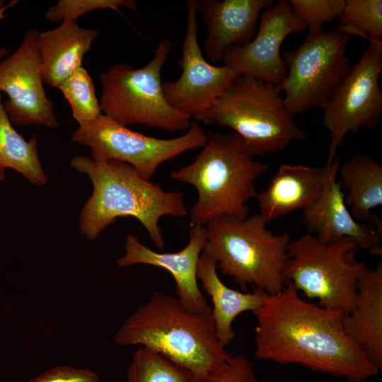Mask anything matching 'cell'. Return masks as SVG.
<instances>
[{
    "label": "cell",
    "mask_w": 382,
    "mask_h": 382,
    "mask_svg": "<svg viewBox=\"0 0 382 382\" xmlns=\"http://www.w3.org/2000/svg\"><path fill=\"white\" fill-rule=\"evenodd\" d=\"M253 313L255 355L260 359L298 364L349 382H364L379 373L345 333V313L306 301L291 282L268 295Z\"/></svg>",
    "instance_id": "1"
},
{
    "label": "cell",
    "mask_w": 382,
    "mask_h": 382,
    "mask_svg": "<svg viewBox=\"0 0 382 382\" xmlns=\"http://www.w3.org/2000/svg\"><path fill=\"white\" fill-rule=\"evenodd\" d=\"M70 163L78 172L87 175L93 185L92 195L79 218L80 232L88 240L96 239L119 217L132 216L146 230L154 245L162 250L165 241L159 226L161 217L187 215L181 192L163 190L125 162L94 161L79 155L73 157Z\"/></svg>",
    "instance_id": "2"
},
{
    "label": "cell",
    "mask_w": 382,
    "mask_h": 382,
    "mask_svg": "<svg viewBox=\"0 0 382 382\" xmlns=\"http://www.w3.org/2000/svg\"><path fill=\"white\" fill-rule=\"evenodd\" d=\"M113 340L150 348L200 381L233 357L220 344L211 314L192 312L177 296L158 291L126 318Z\"/></svg>",
    "instance_id": "3"
},
{
    "label": "cell",
    "mask_w": 382,
    "mask_h": 382,
    "mask_svg": "<svg viewBox=\"0 0 382 382\" xmlns=\"http://www.w3.org/2000/svg\"><path fill=\"white\" fill-rule=\"evenodd\" d=\"M193 161L170 172L174 180L193 186L197 199L190 210V226H204L227 216H248L246 202L257 195L255 182L268 169L245 150L235 132H207L206 141Z\"/></svg>",
    "instance_id": "4"
},
{
    "label": "cell",
    "mask_w": 382,
    "mask_h": 382,
    "mask_svg": "<svg viewBox=\"0 0 382 382\" xmlns=\"http://www.w3.org/2000/svg\"><path fill=\"white\" fill-rule=\"evenodd\" d=\"M267 224L259 213L244 219H214L204 226L202 251L243 289L253 285L273 295L286 284L283 272L291 238L286 232L274 234Z\"/></svg>",
    "instance_id": "5"
},
{
    "label": "cell",
    "mask_w": 382,
    "mask_h": 382,
    "mask_svg": "<svg viewBox=\"0 0 382 382\" xmlns=\"http://www.w3.org/2000/svg\"><path fill=\"white\" fill-rule=\"evenodd\" d=\"M280 93L278 86L241 75L211 108L194 120L232 129L253 157L271 154L306 137Z\"/></svg>",
    "instance_id": "6"
},
{
    "label": "cell",
    "mask_w": 382,
    "mask_h": 382,
    "mask_svg": "<svg viewBox=\"0 0 382 382\" xmlns=\"http://www.w3.org/2000/svg\"><path fill=\"white\" fill-rule=\"evenodd\" d=\"M171 48L170 40L163 38L144 66L117 64L103 71L99 76L102 113L125 127L143 125L172 132L187 130L192 118L170 105L162 88L161 73Z\"/></svg>",
    "instance_id": "7"
},
{
    "label": "cell",
    "mask_w": 382,
    "mask_h": 382,
    "mask_svg": "<svg viewBox=\"0 0 382 382\" xmlns=\"http://www.w3.org/2000/svg\"><path fill=\"white\" fill-rule=\"evenodd\" d=\"M359 248L349 238L332 243L306 233L288 247L283 277L297 291L330 310L352 311L359 282L369 268L356 259Z\"/></svg>",
    "instance_id": "8"
},
{
    "label": "cell",
    "mask_w": 382,
    "mask_h": 382,
    "mask_svg": "<svg viewBox=\"0 0 382 382\" xmlns=\"http://www.w3.org/2000/svg\"><path fill=\"white\" fill-rule=\"evenodd\" d=\"M351 36L338 24L331 31L308 33L296 49L283 52L287 74L278 86L294 117L310 108H321L346 75L351 66L346 54Z\"/></svg>",
    "instance_id": "9"
},
{
    "label": "cell",
    "mask_w": 382,
    "mask_h": 382,
    "mask_svg": "<svg viewBox=\"0 0 382 382\" xmlns=\"http://www.w3.org/2000/svg\"><path fill=\"white\" fill-rule=\"evenodd\" d=\"M206 137L207 132L195 120L185 134L172 139H159L132 131L102 114L93 123L79 127L71 139L76 144L88 146L93 160L125 162L150 180L161 164L186 151L201 149Z\"/></svg>",
    "instance_id": "10"
},
{
    "label": "cell",
    "mask_w": 382,
    "mask_h": 382,
    "mask_svg": "<svg viewBox=\"0 0 382 382\" xmlns=\"http://www.w3.org/2000/svg\"><path fill=\"white\" fill-rule=\"evenodd\" d=\"M360 59L321 108L323 124L330 134L326 165H330L337 148L347 133L358 134L361 128L375 129L382 115V40L371 39Z\"/></svg>",
    "instance_id": "11"
},
{
    "label": "cell",
    "mask_w": 382,
    "mask_h": 382,
    "mask_svg": "<svg viewBox=\"0 0 382 382\" xmlns=\"http://www.w3.org/2000/svg\"><path fill=\"white\" fill-rule=\"evenodd\" d=\"M198 0H188L182 57L178 62L182 74L177 80L162 81L170 105L191 118L211 108L241 75L226 65H212L204 58L198 42Z\"/></svg>",
    "instance_id": "12"
},
{
    "label": "cell",
    "mask_w": 382,
    "mask_h": 382,
    "mask_svg": "<svg viewBox=\"0 0 382 382\" xmlns=\"http://www.w3.org/2000/svg\"><path fill=\"white\" fill-rule=\"evenodd\" d=\"M38 34L33 28L27 30L18 48L0 62V93L8 96L3 105L12 124L56 128L54 104L43 86Z\"/></svg>",
    "instance_id": "13"
},
{
    "label": "cell",
    "mask_w": 382,
    "mask_h": 382,
    "mask_svg": "<svg viewBox=\"0 0 382 382\" xmlns=\"http://www.w3.org/2000/svg\"><path fill=\"white\" fill-rule=\"evenodd\" d=\"M306 28L293 13L289 1L278 0L261 12L253 39L243 46L227 48L222 62L241 75L279 86L287 74L281 45L289 35Z\"/></svg>",
    "instance_id": "14"
},
{
    "label": "cell",
    "mask_w": 382,
    "mask_h": 382,
    "mask_svg": "<svg viewBox=\"0 0 382 382\" xmlns=\"http://www.w3.org/2000/svg\"><path fill=\"white\" fill-rule=\"evenodd\" d=\"M326 166L328 170L322 193L311 206L303 211V223L308 233L324 243L349 238L359 250H366L372 255L381 256L382 231L357 221L345 204L342 185L337 181L340 166L339 157L335 156L332 163Z\"/></svg>",
    "instance_id": "15"
},
{
    "label": "cell",
    "mask_w": 382,
    "mask_h": 382,
    "mask_svg": "<svg viewBox=\"0 0 382 382\" xmlns=\"http://www.w3.org/2000/svg\"><path fill=\"white\" fill-rule=\"evenodd\" d=\"M206 241V229L194 226L190 231L187 244L175 253H158L141 243L137 236L129 234L124 245L125 254L117 260L120 267L134 265L158 267L168 272L175 283L177 297L189 311L210 314L212 307L197 284V268Z\"/></svg>",
    "instance_id": "16"
},
{
    "label": "cell",
    "mask_w": 382,
    "mask_h": 382,
    "mask_svg": "<svg viewBox=\"0 0 382 382\" xmlns=\"http://www.w3.org/2000/svg\"><path fill=\"white\" fill-rule=\"evenodd\" d=\"M273 4L272 0H198L207 28L204 50L209 59L222 62L227 48L249 43L256 34L261 12Z\"/></svg>",
    "instance_id": "17"
},
{
    "label": "cell",
    "mask_w": 382,
    "mask_h": 382,
    "mask_svg": "<svg viewBox=\"0 0 382 382\" xmlns=\"http://www.w3.org/2000/svg\"><path fill=\"white\" fill-rule=\"evenodd\" d=\"M328 167L282 164L264 191L257 193L259 214L267 223L311 206L323 190Z\"/></svg>",
    "instance_id": "18"
},
{
    "label": "cell",
    "mask_w": 382,
    "mask_h": 382,
    "mask_svg": "<svg viewBox=\"0 0 382 382\" xmlns=\"http://www.w3.org/2000/svg\"><path fill=\"white\" fill-rule=\"evenodd\" d=\"M98 35L97 30L81 28L72 20L39 33L37 45L44 83L57 88L82 66L83 56Z\"/></svg>",
    "instance_id": "19"
},
{
    "label": "cell",
    "mask_w": 382,
    "mask_h": 382,
    "mask_svg": "<svg viewBox=\"0 0 382 382\" xmlns=\"http://www.w3.org/2000/svg\"><path fill=\"white\" fill-rule=\"evenodd\" d=\"M347 336L382 369V262L369 269L361 279L352 311L344 313Z\"/></svg>",
    "instance_id": "20"
},
{
    "label": "cell",
    "mask_w": 382,
    "mask_h": 382,
    "mask_svg": "<svg viewBox=\"0 0 382 382\" xmlns=\"http://www.w3.org/2000/svg\"><path fill=\"white\" fill-rule=\"evenodd\" d=\"M216 262L202 251L197 268V278L212 303L211 316L216 337L226 347L235 337L234 319L241 313L255 311L268 296L263 290L255 288L252 292H241L227 286L217 272Z\"/></svg>",
    "instance_id": "21"
},
{
    "label": "cell",
    "mask_w": 382,
    "mask_h": 382,
    "mask_svg": "<svg viewBox=\"0 0 382 382\" xmlns=\"http://www.w3.org/2000/svg\"><path fill=\"white\" fill-rule=\"evenodd\" d=\"M338 173L347 190L345 204L354 219L382 231L380 219L372 214L382 204V166L369 155L354 154L340 166Z\"/></svg>",
    "instance_id": "22"
},
{
    "label": "cell",
    "mask_w": 382,
    "mask_h": 382,
    "mask_svg": "<svg viewBox=\"0 0 382 382\" xmlns=\"http://www.w3.org/2000/svg\"><path fill=\"white\" fill-rule=\"evenodd\" d=\"M6 168L16 170L33 185H44L48 180L39 158L36 136L26 141L14 129L0 93V181L5 179Z\"/></svg>",
    "instance_id": "23"
},
{
    "label": "cell",
    "mask_w": 382,
    "mask_h": 382,
    "mask_svg": "<svg viewBox=\"0 0 382 382\" xmlns=\"http://www.w3.org/2000/svg\"><path fill=\"white\" fill-rule=\"evenodd\" d=\"M127 382H200V379L163 354L140 346L127 368Z\"/></svg>",
    "instance_id": "24"
},
{
    "label": "cell",
    "mask_w": 382,
    "mask_h": 382,
    "mask_svg": "<svg viewBox=\"0 0 382 382\" xmlns=\"http://www.w3.org/2000/svg\"><path fill=\"white\" fill-rule=\"evenodd\" d=\"M67 100L79 127L88 125L103 114L93 82L83 66L76 69L57 88Z\"/></svg>",
    "instance_id": "25"
},
{
    "label": "cell",
    "mask_w": 382,
    "mask_h": 382,
    "mask_svg": "<svg viewBox=\"0 0 382 382\" xmlns=\"http://www.w3.org/2000/svg\"><path fill=\"white\" fill-rule=\"evenodd\" d=\"M340 25L349 33L371 39L382 37V1L345 0L338 16Z\"/></svg>",
    "instance_id": "26"
},
{
    "label": "cell",
    "mask_w": 382,
    "mask_h": 382,
    "mask_svg": "<svg viewBox=\"0 0 382 382\" xmlns=\"http://www.w3.org/2000/svg\"><path fill=\"white\" fill-rule=\"evenodd\" d=\"M127 7L137 12L134 0H59L46 11L45 17L54 23L64 20L77 21L86 13L98 9H112L120 11Z\"/></svg>",
    "instance_id": "27"
},
{
    "label": "cell",
    "mask_w": 382,
    "mask_h": 382,
    "mask_svg": "<svg viewBox=\"0 0 382 382\" xmlns=\"http://www.w3.org/2000/svg\"><path fill=\"white\" fill-rule=\"evenodd\" d=\"M294 15L308 28V33L322 30L323 25L338 17L345 0H291Z\"/></svg>",
    "instance_id": "28"
},
{
    "label": "cell",
    "mask_w": 382,
    "mask_h": 382,
    "mask_svg": "<svg viewBox=\"0 0 382 382\" xmlns=\"http://www.w3.org/2000/svg\"><path fill=\"white\" fill-rule=\"evenodd\" d=\"M200 382H257L251 361L243 354L234 356Z\"/></svg>",
    "instance_id": "29"
},
{
    "label": "cell",
    "mask_w": 382,
    "mask_h": 382,
    "mask_svg": "<svg viewBox=\"0 0 382 382\" xmlns=\"http://www.w3.org/2000/svg\"><path fill=\"white\" fill-rule=\"evenodd\" d=\"M99 375L86 368L57 366L31 378L28 382H99Z\"/></svg>",
    "instance_id": "30"
},
{
    "label": "cell",
    "mask_w": 382,
    "mask_h": 382,
    "mask_svg": "<svg viewBox=\"0 0 382 382\" xmlns=\"http://www.w3.org/2000/svg\"><path fill=\"white\" fill-rule=\"evenodd\" d=\"M18 2L19 1H12L0 8V21L6 17V14L5 13L6 11L10 7L14 6V5Z\"/></svg>",
    "instance_id": "31"
},
{
    "label": "cell",
    "mask_w": 382,
    "mask_h": 382,
    "mask_svg": "<svg viewBox=\"0 0 382 382\" xmlns=\"http://www.w3.org/2000/svg\"><path fill=\"white\" fill-rule=\"evenodd\" d=\"M9 54V50L4 47H0V62Z\"/></svg>",
    "instance_id": "32"
}]
</instances>
